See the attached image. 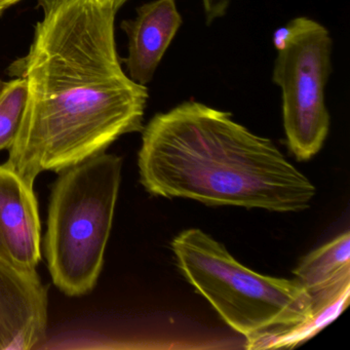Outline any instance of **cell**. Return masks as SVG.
<instances>
[{"label":"cell","mask_w":350,"mask_h":350,"mask_svg":"<svg viewBox=\"0 0 350 350\" xmlns=\"http://www.w3.org/2000/svg\"><path fill=\"white\" fill-rule=\"evenodd\" d=\"M126 1H128V0H116V3H114V10L118 12Z\"/></svg>","instance_id":"5bb4252c"},{"label":"cell","mask_w":350,"mask_h":350,"mask_svg":"<svg viewBox=\"0 0 350 350\" xmlns=\"http://www.w3.org/2000/svg\"><path fill=\"white\" fill-rule=\"evenodd\" d=\"M48 288L38 272L0 260V350H29L46 337Z\"/></svg>","instance_id":"8992f818"},{"label":"cell","mask_w":350,"mask_h":350,"mask_svg":"<svg viewBox=\"0 0 350 350\" xmlns=\"http://www.w3.org/2000/svg\"><path fill=\"white\" fill-rule=\"evenodd\" d=\"M120 157L102 152L60 172L49 206L44 254L55 286L69 297L97 284L122 181Z\"/></svg>","instance_id":"277c9868"},{"label":"cell","mask_w":350,"mask_h":350,"mask_svg":"<svg viewBox=\"0 0 350 350\" xmlns=\"http://www.w3.org/2000/svg\"><path fill=\"white\" fill-rule=\"evenodd\" d=\"M0 260L26 271H36L42 260V226L33 187L7 163L0 165Z\"/></svg>","instance_id":"52a82bcc"},{"label":"cell","mask_w":350,"mask_h":350,"mask_svg":"<svg viewBox=\"0 0 350 350\" xmlns=\"http://www.w3.org/2000/svg\"><path fill=\"white\" fill-rule=\"evenodd\" d=\"M142 132L139 173L152 196L290 213L308 208L317 193L271 140L206 104L184 102Z\"/></svg>","instance_id":"7a4b0ae2"},{"label":"cell","mask_w":350,"mask_h":350,"mask_svg":"<svg viewBox=\"0 0 350 350\" xmlns=\"http://www.w3.org/2000/svg\"><path fill=\"white\" fill-rule=\"evenodd\" d=\"M293 273L310 296L313 317L333 321L349 300V231L305 256Z\"/></svg>","instance_id":"9c48e42d"},{"label":"cell","mask_w":350,"mask_h":350,"mask_svg":"<svg viewBox=\"0 0 350 350\" xmlns=\"http://www.w3.org/2000/svg\"><path fill=\"white\" fill-rule=\"evenodd\" d=\"M21 0H0V15H3L10 7L19 3Z\"/></svg>","instance_id":"7c38bea8"},{"label":"cell","mask_w":350,"mask_h":350,"mask_svg":"<svg viewBox=\"0 0 350 350\" xmlns=\"http://www.w3.org/2000/svg\"><path fill=\"white\" fill-rule=\"evenodd\" d=\"M42 19L25 56L10 67L27 83V103L7 163L30 186L105 152L143 130L146 85L124 72L116 10L93 0H40Z\"/></svg>","instance_id":"6da1fadb"},{"label":"cell","mask_w":350,"mask_h":350,"mask_svg":"<svg viewBox=\"0 0 350 350\" xmlns=\"http://www.w3.org/2000/svg\"><path fill=\"white\" fill-rule=\"evenodd\" d=\"M93 1L99 5H102V7H111L113 9L114 3H116V0H93Z\"/></svg>","instance_id":"4fadbf2b"},{"label":"cell","mask_w":350,"mask_h":350,"mask_svg":"<svg viewBox=\"0 0 350 350\" xmlns=\"http://www.w3.org/2000/svg\"><path fill=\"white\" fill-rule=\"evenodd\" d=\"M1 85H3V83H0V87H1Z\"/></svg>","instance_id":"9a60e30c"},{"label":"cell","mask_w":350,"mask_h":350,"mask_svg":"<svg viewBox=\"0 0 350 350\" xmlns=\"http://www.w3.org/2000/svg\"><path fill=\"white\" fill-rule=\"evenodd\" d=\"M182 23L176 0H152L138 8L134 19L122 22L128 36L124 62L131 79L142 85L151 83Z\"/></svg>","instance_id":"ba28073f"},{"label":"cell","mask_w":350,"mask_h":350,"mask_svg":"<svg viewBox=\"0 0 350 350\" xmlns=\"http://www.w3.org/2000/svg\"><path fill=\"white\" fill-rule=\"evenodd\" d=\"M272 81L282 91L288 148L298 161L319 152L331 126L325 88L331 75L333 40L314 20L298 17L274 31Z\"/></svg>","instance_id":"5b68a950"},{"label":"cell","mask_w":350,"mask_h":350,"mask_svg":"<svg viewBox=\"0 0 350 350\" xmlns=\"http://www.w3.org/2000/svg\"><path fill=\"white\" fill-rule=\"evenodd\" d=\"M232 0H200L208 25L226 15Z\"/></svg>","instance_id":"8fae6325"},{"label":"cell","mask_w":350,"mask_h":350,"mask_svg":"<svg viewBox=\"0 0 350 350\" xmlns=\"http://www.w3.org/2000/svg\"><path fill=\"white\" fill-rule=\"evenodd\" d=\"M27 103V83L23 77L0 87V151L10 149L19 132Z\"/></svg>","instance_id":"30bf717a"},{"label":"cell","mask_w":350,"mask_h":350,"mask_svg":"<svg viewBox=\"0 0 350 350\" xmlns=\"http://www.w3.org/2000/svg\"><path fill=\"white\" fill-rule=\"evenodd\" d=\"M172 249L188 282L225 323L245 336L247 348H259L275 334L312 317L310 296L296 278L253 271L200 229L182 231Z\"/></svg>","instance_id":"3957f363"}]
</instances>
